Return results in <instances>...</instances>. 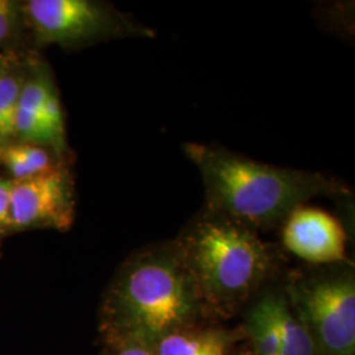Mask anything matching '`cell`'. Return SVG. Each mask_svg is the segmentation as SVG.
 <instances>
[{"instance_id":"1","label":"cell","mask_w":355,"mask_h":355,"mask_svg":"<svg viewBox=\"0 0 355 355\" xmlns=\"http://www.w3.org/2000/svg\"><path fill=\"white\" fill-rule=\"evenodd\" d=\"M184 153L203 179L205 208L249 228H271L318 196L349 192L321 173L268 165L218 145L189 142Z\"/></svg>"},{"instance_id":"2","label":"cell","mask_w":355,"mask_h":355,"mask_svg":"<svg viewBox=\"0 0 355 355\" xmlns=\"http://www.w3.org/2000/svg\"><path fill=\"white\" fill-rule=\"evenodd\" d=\"M200 299L175 242L132 257L105 297V315L117 340L152 346L183 329L196 316Z\"/></svg>"},{"instance_id":"3","label":"cell","mask_w":355,"mask_h":355,"mask_svg":"<svg viewBox=\"0 0 355 355\" xmlns=\"http://www.w3.org/2000/svg\"><path fill=\"white\" fill-rule=\"evenodd\" d=\"M200 303L225 313L257 291L270 270L266 245L255 230L204 208L175 241Z\"/></svg>"},{"instance_id":"4","label":"cell","mask_w":355,"mask_h":355,"mask_svg":"<svg viewBox=\"0 0 355 355\" xmlns=\"http://www.w3.org/2000/svg\"><path fill=\"white\" fill-rule=\"evenodd\" d=\"M21 11L38 45L79 48L110 38L155 36L152 28L101 1L29 0L21 4Z\"/></svg>"},{"instance_id":"5","label":"cell","mask_w":355,"mask_h":355,"mask_svg":"<svg viewBox=\"0 0 355 355\" xmlns=\"http://www.w3.org/2000/svg\"><path fill=\"white\" fill-rule=\"evenodd\" d=\"M315 355H355V280L349 270L295 280L288 288Z\"/></svg>"},{"instance_id":"6","label":"cell","mask_w":355,"mask_h":355,"mask_svg":"<svg viewBox=\"0 0 355 355\" xmlns=\"http://www.w3.org/2000/svg\"><path fill=\"white\" fill-rule=\"evenodd\" d=\"M74 217L76 187L67 166L24 180H13L12 232L38 228L67 230Z\"/></svg>"},{"instance_id":"7","label":"cell","mask_w":355,"mask_h":355,"mask_svg":"<svg viewBox=\"0 0 355 355\" xmlns=\"http://www.w3.org/2000/svg\"><path fill=\"white\" fill-rule=\"evenodd\" d=\"M282 241L288 252L312 265L340 263L346 257L347 234L341 221L306 204L283 221Z\"/></svg>"},{"instance_id":"8","label":"cell","mask_w":355,"mask_h":355,"mask_svg":"<svg viewBox=\"0 0 355 355\" xmlns=\"http://www.w3.org/2000/svg\"><path fill=\"white\" fill-rule=\"evenodd\" d=\"M228 337L223 331L177 330L153 345L155 355H228Z\"/></svg>"},{"instance_id":"9","label":"cell","mask_w":355,"mask_h":355,"mask_svg":"<svg viewBox=\"0 0 355 355\" xmlns=\"http://www.w3.org/2000/svg\"><path fill=\"white\" fill-rule=\"evenodd\" d=\"M249 333L257 355H279L280 340L275 316V295L262 296L249 313Z\"/></svg>"},{"instance_id":"10","label":"cell","mask_w":355,"mask_h":355,"mask_svg":"<svg viewBox=\"0 0 355 355\" xmlns=\"http://www.w3.org/2000/svg\"><path fill=\"white\" fill-rule=\"evenodd\" d=\"M26 79V70L16 67L13 60L0 73V142L15 137L20 95Z\"/></svg>"},{"instance_id":"11","label":"cell","mask_w":355,"mask_h":355,"mask_svg":"<svg viewBox=\"0 0 355 355\" xmlns=\"http://www.w3.org/2000/svg\"><path fill=\"white\" fill-rule=\"evenodd\" d=\"M275 316L279 329V355H315L304 324L279 295H275Z\"/></svg>"},{"instance_id":"12","label":"cell","mask_w":355,"mask_h":355,"mask_svg":"<svg viewBox=\"0 0 355 355\" xmlns=\"http://www.w3.org/2000/svg\"><path fill=\"white\" fill-rule=\"evenodd\" d=\"M21 4L13 0H0V49L11 44L23 21Z\"/></svg>"},{"instance_id":"13","label":"cell","mask_w":355,"mask_h":355,"mask_svg":"<svg viewBox=\"0 0 355 355\" xmlns=\"http://www.w3.org/2000/svg\"><path fill=\"white\" fill-rule=\"evenodd\" d=\"M12 183V179L0 178V237L12 232V218H11Z\"/></svg>"},{"instance_id":"14","label":"cell","mask_w":355,"mask_h":355,"mask_svg":"<svg viewBox=\"0 0 355 355\" xmlns=\"http://www.w3.org/2000/svg\"><path fill=\"white\" fill-rule=\"evenodd\" d=\"M119 346L116 347L114 355H155L152 346L137 341L117 340Z\"/></svg>"},{"instance_id":"15","label":"cell","mask_w":355,"mask_h":355,"mask_svg":"<svg viewBox=\"0 0 355 355\" xmlns=\"http://www.w3.org/2000/svg\"><path fill=\"white\" fill-rule=\"evenodd\" d=\"M12 55L10 51H0V73L6 69V66L12 61Z\"/></svg>"},{"instance_id":"16","label":"cell","mask_w":355,"mask_h":355,"mask_svg":"<svg viewBox=\"0 0 355 355\" xmlns=\"http://www.w3.org/2000/svg\"><path fill=\"white\" fill-rule=\"evenodd\" d=\"M1 146H3V145H1V142H0V152H1Z\"/></svg>"}]
</instances>
